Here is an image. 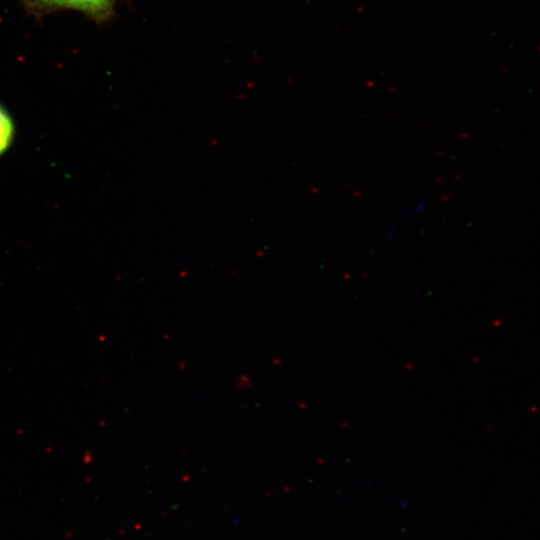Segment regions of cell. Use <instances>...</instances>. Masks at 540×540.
Instances as JSON below:
<instances>
[{
	"label": "cell",
	"mask_w": 540,
	"mask_h": 540,
	"mask_svg": "<svg viewBox=\"0 0 540 540\" xmlns=\"http://www.w3.org/2000/svg\"><path fill=\"white\" fill-rule=\"evenodd\" d=\"M15 136V124L11 114L0 103V156L11 146Z\"/></svg>",
	"instance_id": "7a4b0ae2"
},
{
	"label": "cell",
	"mask_w": 540,
	"mask_h": 540,
	"mask_svg": "<svg viewBox=\"0 0 540 540\" xmlns=\"http://www.w3.org/2000/svg\"><path fill=\"white\" fill-rule=\"evenodd\" d=\"M426 204V200H420L411 208L400 210L398 213V217L401 219H406L418 215L426 208Z\"/></svg>",
	"instance_id": "3957f363"
},
{
	"label": "cell",
	"mask_w": 540,
	"mask_h": 540,
	"mask_svg": "<svg viewBox=\"0 0 540 540\" xmlns=\"http://www.w3.org/2000/svg\"><path fill=\"white\" fill-rule=\"evenodd\" d=\"M120 0H22L24 7L39 16L60 9L80 11L96 21L109 19Z\"/></svg>",
	"instance_id": "6da1fadb"
},
{
	"label": "cell",
	"mask_w": 540,
	"mask_h": 540,
	"mask_svg": "<svg viewBox=\"0 0 540 540\" xmlns=\"http://www.w3.org/2000/svg\"><path fill=\"white\" fill-rule=\"evenodd\" d=\"M396 227L394 225L392 226H389L387 228V231H386V240L390 241L394 238L395 234H396Z\"/></svg>",
	"instance_id": "277c9868"
}]
</instances>
